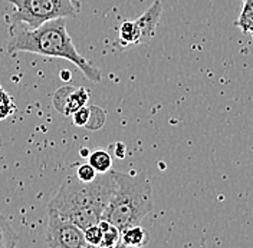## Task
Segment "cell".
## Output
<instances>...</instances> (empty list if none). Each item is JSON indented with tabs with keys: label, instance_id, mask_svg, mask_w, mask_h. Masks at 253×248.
Returning a JSON list of instances; mask_svg holds the SVG:
<instances>
[{
	"label": "cell",
	"instance_id": "1",
	"mask_svg": "<svg viewBox=\"0 0 253 248\" xmlns=\"http://www.w3.org/2000/svg\"><path fill=\"white\" fill-rule=\"evenodd\" d=\"M115 188L114 171L98 174L91 182L81 181L77 174L68 177L50 200L47 210L74 222L81 230L96 225L110 202Z\"/></svg>",
	"mask_w": 253,
	"mask_h": 248
},
{
	"label": "cell",
	"instance_id": "2",
	"mask_svg": "<svg viewBox=\"0 0 253 248\" xmlns=\"http://www.w3.org/2000/svg\"><path fill=\"white\" fill-rule=\"evenodd\" d=\"M7 52H29L66 59L79 68L86 79L99 82L102 78L101 71L77 50L66 31L65 17L46 22L35 29L28 28L23 23H13L10 28V37L7 40Z\"/></svg>",
	"mask_w": 253,
	"mask_h": 248
},
{
	"label": "cell",
	"instance_id": "3",
	"mask_svg": "<svg viewBox=\"0 0 253 248\" xmlns=\"http://www.w3.org/2000/svg\"><path fill=\"white\" fill-rule=\"evenodd\" d=\"M115 188L102 219L110 221L120 231L140 225L153 208V188L145 171L124 174L114 171Z\"/></svg>",
	"mask_w": 253,
	"mask_h": 248
},
{
	"label": "cell",
	"instance_id": "4",
	"mask_svg": "<svg viewBox=\"0 0 253 248\" xmlns=\"http://www.w3.org/2000/svg\"><path fill=\"white\" fill-rule=\"evenodd\" d=\"M13 4L10 15L12 23H23L28 28H39L41 25L61 19L77 17L81 10L79 0H9Z\"/></svg>",
	"mask_w": 253,
	"mask_h": 248
},
{
	"label": "cell",
	"instance_id": "5",
	"mask_svg": "<svg viewBox=\"0 0 253 248\" xmlns=\"http://www.w3.org/2000/svg\"><path fill=\"white\" fill-rule=\"evenodd\" d=\"M46 246L52 248H84L89 247L84 230L74 222L62 218L55 211L47 210Z\"/></svg>",
	"mask_w": 253,
	"mask_h": 248
},
{
	"label": "cell",
	"instance_id": "6",
	"mask_svg": "<svg viewBox=\"0 0 253 248\" xmlns=\"http://www.w3.org/2000/svg\"><path fill=\"white\" fill-rule=\"evenodd\" d=\"M89 101V92L82 86H62L52 96L55 109L65 116H72L78 109L86 106Z\"/></svg>",
	"mask_w": 253,
	"mask_h": 248
},
{
	"label": "cell",
	"instance_id": "7",
	"mask_svg": "<svg viewBox=\"0 0 253 248\" xmlns=\"http://www.w3.org/2000/svg\"><path fill=\"white\" fill-rule=\"evenodd\" d=\"M161 12H163V4H161V1L156 0L150 6L148 10H145L138 19H135L137 26L140 29V33H141V43H147L154 37L158 20L161 17Z\"/></svg>",
	"mask_w": 253,
	"mask_h": 248
},
{
	"label": "cell",
	"instance_id": "8",
	"mask_svg": "<svg viewBox=\"0 0 253 248\" xmlns=\"http://www.w3.org/2000/svg\"><path fill=\"white\" fill-rule=\"evenodd\" d=\"M148 240H150V235L140 224V225H132V227H128L126 230H123L118 246L134 248L144 247L148 243Z\"/></svg>",
	"mask_w": 253,
	"mask_h": 248
},
{
	"label": "cell",
	"instance_id": "9",
	"mask_svg": "<svg viewBox=\"0 0 253 248\" xmlns=\"http://www.w3.org/2000/svg\"><path fill=\"white\" fill-rule=\"evenodd\" d=\"M118 43L123 47L141 45V33L135 20H124L118 31Z\"/></svg>",
	"mask_w": 253,
	"mask_h": 248
},
{
	"label": "cell",
	"instance_id": "10",
	"mask_svg": "<svg viewBox=\"0 0 253 248\" xmlns=\"http://www.w3.org/2000/svg\"><path fill=\"white\" fill-rule=\"evenodd\" d=\"M98 225H99L101 230H102V241H101V246H99V247H118L120 238H121V231H120L114 224H111L110 221H107V219H101V221L98 222Z\"/></svg>",
	"mask_w": 253,
	"mask_h": 248
},
{
	"label": "cell",
	"instance_id": "11",
	"mask_svg": "<svg viewBox=\"0 0 253 248\" xmlns=\"http://www.w3.org/2000/svg\"><path fill=\"white\" fill-rule=\"evenodd\" d=\"M88 162L94 167L98 174L110 172L112 168V156L104 149H96L88 156Z\"/></svg>",
	"mask_w": 253,
	"mask_h": 248
},
{
	"label": "cell",
	"instance_id": "12",
	"mask_svg": "<svg viewBox=\"0 0 253 248\" xmlns=\"http://www.w3.org/2000/svg\"><path fill=\"white\" fill-rule=\"evenodd\" d=\"M17 244V235L7 222V219L0 214V248H12Z\"/></svg>",
	"mask_w": 253,
	"mask_h": 248
},
{
	"label": "cell",
	"instance_id": "13",
	"mask_svg": "<svg viewBox=\"0 0 253 248\" xmlns=\"http://www.w3.org/2000/svg\"><path fill=\"white\" fill-rule=\"evenodd\" d=\"M16 104L13 98L0 86V121L7 119L16 112Z\"/></svg>",
	"mask_w": 253,
	"mask_h": 248
},
{
	"label": "cell",
	"instance_id": "14",
	"mask_svg": "<svg viewBox=\"0 0 253 248\" xmlns=\"http://www.w3.org/2000/svg\"><path fill=\"white\" fill-rule=\"evenodd\" d=\"M84 235H85V240L88 243L89 247H99L101 246V241H102V230L101 227L96 224L92 225L86 230H84Z\"/></svg>",
	"mask_w": 253,
	"mask_h": 248
},
{
	"label": "cell",
	"instance_id": "15",
	"mask_svg": "<svg viewBox=\"0 0 253 248\" xmlns=\"http://www.w3.org/2000/svg\"><path fill=\"white\" fill-rule=\"evenodd\" d=\"M105 122V112L98 106H91L89 122L86 125L88 129H99Z\"/></svg>",
	"mask_w": 253,
	"mask_h": 248
},
{
	"label": "cell",
	"instance_id": "16",
	"mask_svg": "<svg viewBox=\"0 0 253 248\" xmlns=\"http://www.w3.org/2000/svg\"><path fill=\"white\" fill-rule=\"evenodd\" d=\"M77 177L84 182H91L98 177V172L89 162H86V164L79 165L78 170H77Z\"/></svg>",
	"mask_w": 253,
	"mask_h": 248
},
{
	"label": "cell",
	"instance_id": "17",
	"mask_svg": "<svg viewBox=\"0 0 253 248\" xmlns=\"http://www.w3.org/2000/svg\"><path fill=\"white\" fill-rule=\"evenodd\" d=\"M89 115H91V106H82L72 115L74 125L86 128V125L89 122Z\"/></svg>",
	"mask_w": 253,
	"mask_h": 248
},
{
	"label": "cell",
	"instance_id": "18",
	"mask_svg": "<svg viewBox=\"0 0 253 248\" xmlns=\"http://www.w3.org/2000/svg\"><path fill=\"white\" fill-rule=\"evenodd\" d=\"M112 149H114V155L120 159H123L126 156V145L123 142H117L112 145Z\"/></svg>",
	"mask_w": 253,
	"mask_h": 248
},
{
	"label": "cell",
	"instance_id": "19",
	"mask_svg": "<svg viewBox=\"0 0 253 248\" xmlns=\"http://www.w3.org/2000/svg\"><path fill=\"white\" fill-rule=\"evenodd\" d=\"M89 154H91V152H89L86 148H82V149H81V155L82 156H89Z\"/></svg>",
	"mask_w": 253,
	"mask_h": 248
}]
</instances>
